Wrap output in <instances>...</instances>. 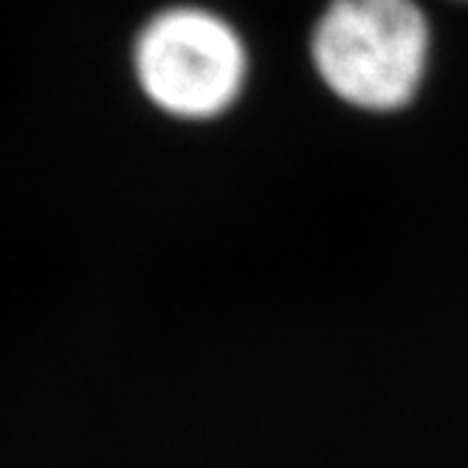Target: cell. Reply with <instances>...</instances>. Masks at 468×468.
I'll return each instance as SVG.
<instances>
[{
    "label": "cell",
    "mask_w": 468,
    "mask_h": 468,
    "mask_svg": "<svg viewBox=\"0 0 468 468\" xmlns=\"http://www.w3.org/2000/svg\"><path fill=\"white\" fill-rule=\"evenodd\" d=\"M144 102L178 124H212L240 105L251 54L240 28L215 9L176 4L153 12L130 46Z\"/></svg>",
    "instance_id": "6da1fadb"
},
{
    "label": "cell",
    "mask_w": 468,
    "mask_h": 468,
    "mask_svg": "<svg viewBox=\"0 0 468 468\" xmlns=\"http://www.w3.org/2000/svg\"><path fill=\"white\" fill-rule=\"evenodd\" d=\"M308 46L319 82L339 102L395 113L426 80L431 31L415 0H330Z\"/></svg>",
    "instance_id": "7a4b0ae2"
}]
</instances>
